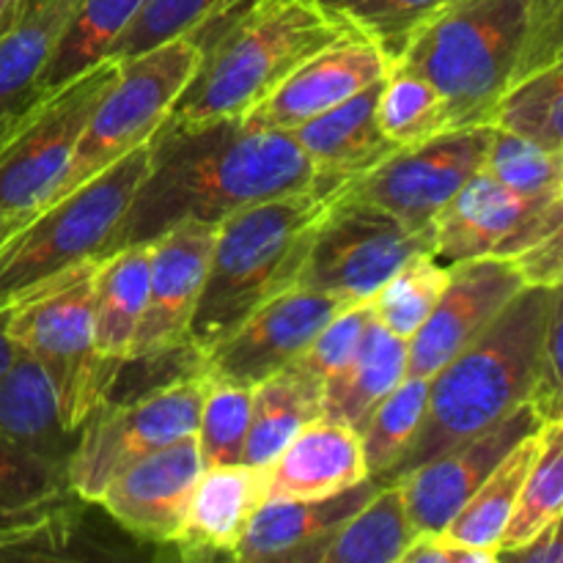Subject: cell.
<instances>
[{
	"label": "cell",
	"instance_id": "4",
	"mask_svg": "<svg viewBox=\"0 0 563 563\" xmlns=\"http://www.w3.org/2000/svg\"><path fill=\"white\" fill-rule=\"evenodd\" d=\"M333 198L335 190L317 187L253 203L220 220L187 344L207 355L264 302L297 286L319 220Z\"/></svg>",
	"mask_w": 563,
	"mask_h": 563
},
{
	"label": "cell",
	"instance_id": "10",
	"mask_svg": "<svg viewBox=\"0 0 563 563\" xmlns=\"http://www.w3.org/2000/svg\"><path fill=\"white\" fill-rule=\"evenodd\" d=\"M207 374H190L130 401H102L82 423L66 467L69 489L97 504L110 482L141 456L190 438L201 418Z\"/></svg>",
	"mask_w": 563,
	"mask_h": 563
},
{
	"label": "cell",
	"instance_id": "17",
	"mask_svg": "<svg viewBox=\"0 0 563 563\" xmlns=\"http://www.w3.org/2000/svg\"><path fill=\"white\" fill-rule=\"evenodd\" d=\"M201 473V449L190 434L126 465L97 504L135 542L170 548Z\"/></svg>",
	"mask_w": 563,
	"mask_h": 563
},
{
	"label": "cell",
	"instance_id": "50",
	"mask_svg": "<svg viewBox=\"0 0 563 563\" xmlns=\"http://www.w3.org/2000/svg\"><path fill=\"white\" fill-rule=\"evenodd\" d=\"M22 0H0V33L14 22L16 11H20Z\"/></svg>",
	"mask_w": 563,
	"mask_h": 563
},
{
	"label": "cell",
	"instance_id": "25",
	"mask_svg": "<svg viewBox=\"0 0 563 563\" xmlns=\"http://www.w3.org/2000/svg\"><path fill=\"white\" fill-rule=\"evenodd\" d=\"M383 484L385 478L368 476L355 487L324 495V498L264 500L236 548L234 561H284L297 548L324 537L335 526L350 520L361 506H366L379 493Z\"/></svg>",
	"mask_w": 563,
	"mask_h": 563
},
{
	"label": "cell",
	"instance_id": "9",
	"mask_svg": "<svg viewBox=\"0 0 563 563\" xmlns=\"http://www.w3.org/2000/svg\"><path fill=\"white\" fill-rule=\"evenodd\" d=\"M198 64L201 47L190 36L170 38L159 47L121 60L119 80L97 104L91 121L82 130L49 207L110 168L115 159L126 157L137 146H146L168 121Z\"/></svg>",
	"mask_w": 563,
	"mask_h": 563
},
{
	"label": "cell",
	"instance_id": "5",
	"mask_svg": "<svg viewBox=\"0 0 563 563\" xmlns=\"http://www.w3.org/2000/svg\"><path fill=\"white\" fill-rule=\"evenodd\" d=\"M528 33V0H456L410 38L390 69L423 77L449 108L451 130L493 126Z\"/></svg>",
	"mask_w": 563,
	"mask_h": 563
},
{
	"label": "cell",
	"instance_id": "42",
	"mask_svg": "<svg viewBox=\"0 0 563 563\" xmlns=\"http://www.w3.org/2000/svg\"><path fill=\"white\" fill-rule=\"evenodd\" d=\"M71 495L66 473L16 449L0 434V509H31Z\"/></svg>",
	"mask_w": 563,
	"mask_h": 563
},
{
	"label": "cell",
	"instance_id": "47",
	"mask_svg": "<svg viewBox=\"0 0 563 563\" xmlns=\"http://www.w3.org/2000/svg\"><path fill=\"white\" fill-rule=\"evenodd\" d=\"M495 553L454 542L445 531L416 533L401 563H495Z\"/></svg>",
	"mask_w": 563,
	"mask_h": 563
},
{
	"label": "cell",
	"instance_id": "13",
	"mask_svg": "<svg viewBox=\"0 0 563 563\" xmlns=\"http://www.w3.org/2000/svg\"><path fill=\"white\" fill-rule=\"evenodd\" d=\"M341 308H346V302L339 297L291 286L209 350L203 355V374L209 379L256 388L280 368L291 366Z\"/></svg>",
	"mask_w": 563,
	"mask_h": 563
},
{
	"label": "cell",
	"instance_id": "27",
	"mask_svg": "<svg viewBox=\"0 0 563 563\" xmlns=\"http://www.w3.org/2000/svg\"><path fill=\"white\" fill-rule=\"evenodd\" d=\"M75 493L31 509H0V563L102 561L113 555L102 533L91 531Z\"/></svg>",
	"mask_w": 563,
	"mask_h": 563
},
{
	"label": "cell",
	"instance_id": "12",
	"mask_svg": "<svg viewBox=\"0 0 563 563\" xmlns=\"http://www.w3.org/2000/svg\"><path fill=\"white\" fill-rule=\"evenodd\" d=\"M493 135L495 126L449 130L421 146L399 148L366 176L341 185V192L374 203L407 229L432 236L434 218L484 168Z\"/></svg>",
	"mask_w": 563,
	"mask_h": 563
},
{
	"label": "cell",
	"instance_id": "34",
	"mask_svg": "<svg viewBox=\"0 0 563 563\" xmlns=\"http://www.w3.org/2000/svg\"><path fill=\"white\" fill-rule=\"evenodd\" d=\"M429 379L410 377L407 374L363 421L361 432L363 456H366L368 476L388 482L390 471L399 465L401 456L416 440L421 429L423 412H427Z\"/></svg>",
	"mask_w": 563,
	"mask_h": 563
},
{
	"label": "cell",
	"instance_id": "30",
	"mask_svg": "<svg viewBox=\"0 0 563 563\" xmlns=\"http://www.w3.org/2000/svg\"><path fill=\"white\" fill-rule=\"evenodd\" d=\"M322 399L324 385L295 363L258 383L253 388L251 429L242 462L269 465L306 423L322 418Z\"/></svg>",
	"mask_w": 563,
	"mask_h": 563
},
{
	"label": "cell",
	"instance_id": "16",
	"mask_svg": "<svg viewBox=\"0 0 563 563\" xmlns=\"http://www.w3.org/2000/svg\"><path fill=\"white\" fill-rule=\"evenodd\" d=\"M542 418L537 410L522 405L500 423L489 427L487 432L443 451L434 460L412 467L399 482L401 498H405L407 517L416 533H438L449 528L456 511L471 500L478 484L495 471L500 460L520 443L526 434L537 432L542 427Z\"/></svg>",
	"mask_w": 563,
	"mask_h": 563
},
{
	"label": "cell",
	"instance_id": "20",
	"mask_svg": "<svg viewBox=\"0 0 563 563\" xmlns=\"http://www.w3.org/2000/svg\"><path fill=\"white\" fill-rule=\"evenodd\" d=\"M267 500V465L203 467L187 500L174 550L181 561H234L258 506Z\"/></svg>",
	"mask_w": 563,
	"mask_h": 563
},
{
	"label": "cell",
	"instance_id": "41",
	"mask_svg": "<svg viewBox=\"0 0 563 563\" xmlns=\"http://www.w3.org/2000/svg\"><path fill=\"white\" fill-rule=\"evenodd\" d=\"M231 0H143L130 25L115 38L110 58H132L170 38L190 36Z\"/></svg>",
	"mask_w": 563,
	"mask_h": 563
},
{
	"label": "cell",
	"instance_id": "3",
	"mask_svg": "<svg viewBox=\"0 0 563 563\" xmlns=\"http://www.w3.org/2000/svg\"><path fill=\"white\" fill-rule=\"evenodd\" d=\"M548 311L550 289L526 286L471 346L429 379L421 429L388 482L487 432L531 401Z\"/></svg>",
	"mask_w": 563,
	"mask_h": 563
},
{
	"label": "cell",
	"instance_id": "26",
	"mask_svg": "<svg viewBox=\"0 0 563 563\" xmlns=\"http://www.w3.org/2000/svg\"><path fill=\"white\" fill-rule=\"evenodd\" d=\"M416 539L399 482H385L366 506L324 537L286 555V563H399Z\"/></svg>",
	"mask_w": 563,
	"mask_h": 563
},
{
	"label": "cell",
	"instance_id": "2",
	"mask_svg": "<svg viewBox=\"0 0 563 563\" xmlns=\"http://www.w3.org/2000/svg\"><path fill=\"white\" fill-rule=\"evenodd\" d=\"M346 31L352 27L319 0H231L190 33L201 47V64L165 124L242 119L302 60Z\"/></svg>",
	"mask_w": 563,
	"mask_h": 563
},
{
	"label": "cell",
	"instance_id": "37",
	"mask_svg": "<svg viewBox=\"0 0 563 563\" xmlns=\"http://www.w3.org/2000/svg\"><path fill=\"white\" fill-rule=\"evenodd\" d=\"M319 3L346 27L372 38L394 66L410 38L456 0H319Z\"/></svg>",
	"mask_w": 563,
	"mask_h": 563
},
{
	"label": "cell",
	"instance_id": "45",
	"mask_svg": "<svg viewBox=\"0 0 563 563\" xmlns=\"http://www.w3.org/2000/svg\"><path fill=\"white\" fill-rule=\"evenodd\" d=\"M531 407L544 423L563 421V284L550 289V311Z\"/></svg>",
	"mask_w": 563,
	"mask_h": 563
},
{
	"label": "cell",
	"instance_id": "29",
	"mask_svg": "<svg viewBox=\"0 0 563 563\" xmlns=\"http://www.w3.org/2000/svg\"><path fill=\"white\" fill-rule=\"evenodd\" d=\"M148 291V245H126L99 258L93 275V339L104 361L130 357Z\"/></svg>",
	"mask_w": 563,
	"mask_h": 563
},
{
	"label": "cell",
	"instance_id": "15",
	"mask_svg": "<svg viewBox=\"0 0 563 563\" xmlns=\"http://www.w3.org/2000/svg\"><path fill=\"white\" fill-rule=\"evenodd\" d=\"M388 71L390 60L372 38L346 31L344 36L302 60L240 121L251 130L291 132L339 108L363 88L385 80Z\"/></svg>",
	"mask_w": 563,
	"mask_h": 563
},
{
	"label": "cell",
	"instance_id": "18",
	"mask_svg": "<svg viewBox=\"0 0 563 563\" xmlns=\"http://www.w3.org/2000/svg\"><path fill=\"white\" fill-rule=\"evenodd\" d=\"M555 196H520L482 168L434 218L432 256L445 267L482 256L511 258Z\"/></svg>",
	"mask_w": 563,
	"mask_h": 563
},
{
	"label": "cell",
	"instance_id": "32",
	"mask_svg": "<svg viewBox=\"0 0 563 563\" xmlns=\"http://www.w3.org/2000/svg\"><path fill=\"white\" fill-rule=\"evenodd\" d=\"M143 0H77L44 71V97L110 58Z\"/></svg>",
	"mask_w": 563,
	"mask_h": 563
},
{
	"label": "cell",
	"instance_id": "7",
	"mask_svg": "<svg viewBox=\"0 0 563 563\" xmlns=\"http://www.w3.org/2000/svg\"><path fill=\"white\" fill-rule=\"evenodd\" d=\"M99 258L77 264L5 311L11 344L42 363L69 429H82L104 401L121 366L104 361L93 339V275Z\"/></svg>",
	"mask_w": 563,
	"mask_h": 563
},
{
	"label": "cell",
	"instance_id": "8",
	"mask_svg": "<svg viewBox=\"0 0 563 563\" xmlns=\"http://www.w3.org/2000/svg\"><path fill=\"white\" fill-rule=\"evenodd\" d=\"M121 60L104 58L47 93L0 146V245L49 207L97 104L119 80Z\"/></svg>",
	"mask_w": 563,
	"mask_h": 563
},
{
	"label": "cell",
	"instance_id": "23",
	"mask_svg": "<svg viewBox=\"0 0 563 563\" xmlns=\"http://www.w3.org/2000/svg\"><path fill=\"white\" fill-rule=\"evenodd\" d=\"M77 0H22L0 33V146L44 99V71Z\"/></svg>",
	"mask_w": 563,
	"mask_h": 563
},
{
	"label": "cell",
	"instance_id": "28",
	"mask_svg": "<svg viewBox=\"0 0 563 563\" xmlns=\"http://www.w3.org/2000/svg\"><path fill=\"white\" fill-rule=\"evenodd\" d=\"M410 341L399 339L374 319L350 366L324 385L322 416L361 429L368 412L407 377Z\"/></svg>",
	"mask_w": 563,
	"mask_h": 563
},
{
	"label": "cell",
	"instance_id": "1",
	"mask_svg": "<svg viewBox=\"0 0 563 563\" xmlns=\"http://www.w3.org/2000/svg\"><path fill=\"white\" fill-rule=\"evenodd\" d=\"M317 187V170L291 132L251 130L240 119L163 124L110 253L148 245L187 220L218 225L253 203Z\"/></svg>",
	"mask_w": 563,
	"mask_h": 563
},
{
	"label": "cell",
	"instance_id": "21",
	"mask_svg": "<svg viewBox=\"0 0 563 563\" xmlns=\"http://www.w3.org/2000/svg\"><path fill=\"white\" fill-rule=\"evenodd\" d=\"M379 88L383 80L363 88L339 108L291 130L295 141L311 159L324 192L361 179L399 152V146L388 141L377 121Z\"/></svg>",
	"mask_w": 563,
	"mask_h": 563
},
{
	"label": "cell",
	"instance_id": "35",
	"mask_svg": "<svg viewBox=\"0 0 563 563\" xmlns=\"http://www.w3.org/2000/svg\"><path fill=\"white\" fill-rule=\"evenodd\" d=\"M377 121L390 143L399 148L421 146L451 130L445 99L423 77L390 69L377 99Z\"/></svg>",
	"mask_w": 563,
	"mask_h": 563
},
{
	"label": "cell",
	"instance_id": "48",
	"mask_svg": "<svg viewBox=\"0 0 563 563\" xmlns=\"http://www.w3.org/2000/svg\"><path fill=\"white\" fill-rule=\"evenodd\" d=\"M498 561H517V563H563V511L544 528L539 537L522 548L504 553Z\"/></svg>",
	"mask_w": 563,
	"mask_h": 563
},
{
	"label": "cell",
	"instance_id": "38",
	"mask_svg": "<svg viewBox=\"0 0 563 563\" xmlns=\"http://www.w3.org/2000/svg\"><path fill=\"white\" fill-rule=\"evenodd\" d=\"M493 126L563 152V60L511 86L495 110Z\"/></svg>",
	"mask_w": 563,
	"mask_h": 563
},
{
	"label": "cell",
	"instance_id": "49",
	"mask_svg": "<svg viewBox=\"0 0 563 563\" xmlns=\"http://www.w3.org/2000/svg\"><path fill=\"white\" fill-rule=\"evenodd\" d=\"M16 352H20V350L11 344L9 333H5V313H0V372H3V368L9 366L11 361H14Z\"/></svg>",
	"mask_w": 563,
	"mask_h": 563
},
{
	"label": "cell",
	"instance_id": "11",
	"mask_svg": "<svg viewBox=\"0 0 563 563\" xmlns=\"http://www.w3.org/2000/svg\"><path fill=\"white\" fill-rule=\"evenodd\" d=\"M432 253V236L412 231L385 209L335 190L319 220L297 286L339 297L346 306L368 302L410 258Z\"/></svg>",
	"mask_w": 563,
	"mask_h": 563
},
{
	"label": "cell",
	"instance_id": "46",
	"mask_svg": "<svg viewBox=\"0 0 563 563\" xmlns=\"http://www.w3.org/2000/svg\"><path fill=\"white\" fill-rule=\"evenodd\" d=\"M563 60V0H528V33L511 86Z\"/></svg>",
	"mask_w": 563,
	"mask_h": 563
},
{
	"label": "cell",
	"instance_id": "14",
	"mask_svg": "<svg viewBox=\"0 0 563 563\" xmlns=\"http://www.w3.org/2000/svg\"><path fill=\"white\" fill-rule=\"evenodd\" d=\"M522 289L526 280L511 258L482 256L451 264L443 297L410 339L407 374L432 379L451 357L471 346Z\"/></svg>",
	"mask_w": 563,
	"mask_h": 563
},
{
	"label": "cell",
	"instance_id": "39",
	"mask_svg": "<svg viewBox=\"0 0 563 563\" xmlns=\"http://www.w3.org/2000/svg\"><path fill=\"white\" fill-rule=\"evenodd\" d=\"M251 385L207 377L201 418L196 429L203 467L240 465L245 454L247 429H251Z\"/></svg>",
	"mask_w": 563,
	"mask_h": 563
},
{
	"label": "cell",
	"instance_id": "44",
	"mask_svg": "<svg viewBox=\"0 0 563 563\" xmlns=\"http://www.w3.org/2000/svg\"><path fill=\"white\" fill-rule=\"evenodd\" d=\"M511 264L526 286L553 289L563 284V187L537 220L522 251L511 256Z\"/></svg>",
	"mask_w": 563,
	"mask_h": 563
},
{
	"label": "cell",
	"instance_id": "43",
	"mask_svg": "<svg viewBox=\"0 0 563 563\" xmlns=\"http://www.w3.org/2000/svg\"><path fill=\"white\" fill-rule=\"evenodd\" d=\"M372 322V302H355V306L341 308V311L319 330V335L308 344V350L297 357L295 366H300L302 372L311 374L313 379L328 385L330 379H335L346 366H350V361L355 357L357 346H361L363 335H366L368 324Z\"/></svg>",
	"mask_w": 563,
	"mask_h": 563
},
{
	"label": "cell",
	"instance_id": "36",
	"mask_svg": "<svg viewBox=\"0 0 563 563\" xmlns=\"http://www.w3.org/2000/svg\"><path fill=\"white\" fill-rule=\"evenodd\" d=\"M449 278L451 267L440 264L432 253H421V256L410 258L368 300L374 319L394 335L410 341L423 328L429 313L434 311L438 300L443 297Z\"/></svg>",
	"mask_w": 563,
	"mask_h": 563
},
{
	"label": "cell",
	"instance_id": "40",
	"mask_svg": "<svg viewBox=\"0 0 563 563\" xmlns=\"http://www.w3.org/2000/svg\"><path fill=\"white\" fill-rule=\"evenodd\" d=\"M484 170L520 196H555L563 187V152L495 126Z\"/></svg>",
	"mask_w": 563,
	"mask_h": 563
},
{
	"label": "cell",
	"instance_id": "22",
	"mask_svg": "<svg viewBox=\"0 0 563 563\" xmlns=\"http://www.w3.org/2000/svg\"><path fill=\"white\" fill-rule=\"evenodd\" d=\"M368 478L361 432L333 418L306 423L267 465V500L324 498Z\"/></svg>",
	"mask_w": 563,
	"mask_h": 563
},
{
	"label": "cell",
	"instance_id": "31",
	"mask_svg": "<svg viewBox=\"0 0 563 563\" xmlns=\"http://www.w3.org/2000/svg\"><path fill=\"white\" fill-rule=\"evenodd\" d=\"M539 429L537 432L526 434V438L495 465V471L478 484V489L471 495V500L456 511V517L449 522V528H445V533H449L454 542L467 544V548L476 550H487V553H495V559H498L500 539H504L506 526H509L511 515H515L517 509V500H520L522 484H526L533 460H537Z\"/></svg>",
	"mask_w": 563,
	"mask_h": 563
},
{
	"label": "cell",
	"instance_id": "19",
	"mask_svg": "<svg viewBox=\"0 0 563 563\" xmlns=\"http://www.w3.org/2000/svg\"><path fill=\"white\" fill-rule=\"evenodd\" d=\"M214 223L174 225L148 242V291L130 357L187 344V330L207 284Z\"/></svg>",
	"mask_w": 563,
	"mask_h": 563
},
{
	"label": "cell",
	"instance_id": "6",
	"mask_svg": "<svg viewBox=\"0 0 563 563\" xmlns=\"http://www.w3.org/2000/svg\"><path fill=\"white\" fill-rule=\"evenodd\" d=\"M152 141L27 220L0 245V313L88 258L108 256L141 187Z\"/></svg>",
	"mask_w": 563,
	"mask_h": 563
},
{
	"label": "cell",
	"instance_id": "24",
	"mask_svg": "<svg viewBox=\"0 0 563 563\" xmlns=\"http://www.w3.org/2000/svg\"><path fill=\"white\" fill-rule=\"evenodd\" d=\"M0 434L64 473L80 440V429H69L60 418L44 366L22 350L0 372Z\"/></svg>",
	"mask_w": 563,
	"mask_h": 563
},
{
	"label": "cell",
	"instance_id": "33",
	"mask_svg": "<svg viewBox=\"0 0 563 563\" xmlns=\"http://www.w3.org/2000/svg\"><path fill=\"white\" fill-rule=\"evenodd\" d=\"M563 511V421H548L539 429V451L522 484L520 500L500 539L498 559L522 548L544 531Z\"/></svg>",
	"mask_w": 563,
	"mask_h": 563
}]
</instances>
